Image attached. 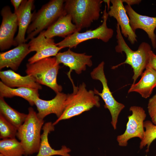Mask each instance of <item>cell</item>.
<instances>
[{
    "label": "cell",
    "instance_id": "24",
    "mask_svg": "<svg viewBox=\"0 0 156 156\" xmlns=\"http://www.w3.org/2000/svg\"><path fill=\"white\" fill-rule=\"evenodd\" d=\"M0 154L4 156H23L25 155L22 144L15 138L0 140Z\"/></svg>",
    "mask_w": 156,
    "mask_h": 156
},
{
    "label": "cell",
    "instance_id": "2",
    "mask_svg": "<svg viewBox=\"0 0 156 156\" xmlns=\"http://www.w3.org/2000/svg\"><path fill=\"white\" fill-rule=\"evenodd\" d=\"M117 34L116 38L117 44L115 47L116 52L126 54V58L123 62L112 68L115 69L123 64H127L130 65L133 69L134 74L132 77L134 84L138 78L142 73L143 70L147 66L152 51L151 46L148 43L143 42L139 46L138 49L134 51L128 46L125 40L121 33L120 26L118 23L116 25Z\"/></svg>",
    "mask_w": 156,
    "mask_h": 156
},
{
    "label": "cell",
    "instance_id": "17",
    "mask_svg": "<svg viewBox=\"0 0 156 156\" xmlns=\"http://www.w3.org/2000/svg\"><path fill=\"white\" fill-rule=\"evenodd\" d=\"M28 44H20L9 51L0 53V69L9 67L16 71L25 57L31 52Z\"/></svg>",
    "mask_w": 156,
    "mask_h": 156
},
{
    "label": "cell",
    "instance_id": "4",
    "mask_svg": "<svg viewBox=\"0 0 156 156\" xmlns=\"http://www.w3.org/2000/svg\"><path fill=\"white\" fill-rule=\"evenodd\" d=\"M65 0H51L34 13L31 23L27 31L26 41L31 40L47 29L60 17L67 14L64 7Z\"/></svg>",
    "mask_w": 156,
    "mask_h": 156
},
{
    "label": "cell",
    "instance_id": "6",
    "mask_svg": "<svg viewBox=\"0 0 156 156\" xmlns=\"http://www.w3.org/2000/svg\"><path fill=\"white\" fill-rule=\"evenodd\" d=\"M60 68L55 57L42 59L32 64H26V72L32 77L38 83L45 85L56 93L61 92L62 88L57 82V76Z\"/></svg>",
    "mask_w": 156,
    "mask_h": 156
},
{
    "label": "cell",
    "instance_id": "8",
    "mask_svg": "<svg viewBox=\"0 0 156 156\" xmlns=\"http://www.w3.org/2000/svg\"><path fill=\"white\" fill-rule=\"evenodd\" d=\"M104 62H102L93 69L90 75L92 79L99 80L102 84L103 88L101 92H99L95 89L94 91L95 94L100 96L104 102V107L107 109L110 113L112 116L111 123L115 130L116 129L119 115L125 106L115 99L110 90L104 72Z\"/></svg>",
    "mask_w": 156,
    "mask_h": 156
},
{
    "label": "cell",
    "instance_id": "14",
    "mask_svg": "<svg viewBox=\"0 0 156 156\" xmlns=\"http://www.w3.org/2000/svg\"><path fill=\"white\" fill-rule=\"evenodd\" d=\"M112 5L110 6L108 14L117 21L120 26L122 35L128 38L132 44L137 41V36L132 29L128 16L122 0H110Z\"/></svg>",
    "mask_w": 156,
    "mask_h": 156
},
{
    "label": "cell",
    "instance_id": "25",
    "mask_svg": "<svg viewBox=\"0 0 156 156\" xmlns=\"http://www.w3.org/2000/svg\"><path fill=\"white\" fill-rule=\"evenodd\" d=\"M144 127L145 128V137L141 140L140 143V148L142 149L147 145L146 153L149 151V147L152 142L156 139V125L154 124L149 120H146L144 122Z\"/></svg>",
    "mask_w": 156,
    "mask_h": 156
},
{
    "label": "cell",
    "instance_id": "7",
    "mask_svg": "<svg viewBox=\"0 0 156 156\" xmlns=\"http://www.w3.org/2000/svg\"><path fill=\"white\" fill-rule=\"evenodd\" d=\"M106 9L105 5L102 17L103 22L99 27L94 30H88L84 32H75L56 43V45L63 48L68 47L70 49L75 48L80 43L92 39H97L105 42H108L113 37L114 30L107 26V23L109 15Z\"/></svg>",
    "mask_w": 156,
    "mask_h": 156
},
{
    "label": "cell",
    "instance_id": "13",
    "mask_svg": "<svg viewBox=\"0 0 156 156\" xmlns=\"http://www.w3.org/2000/svg\"><path fill=\"white\" fill-rule=\"evenodd\" d=\"M124 6L133 31L135 32L137 29L144 30L150 39L153 48H156V35L154 31L156 28V16L152 17L143 15L136 12L130 5H127Z\"/></svg>",
    "mask_w": 156,
    "mask_h": 156
},
{
    "label": "cell",
    "instance_id": "32",
    "mask_svg": "<svg viewBox=\"0 0 156 156\" xmlns=\"http://www.w3.org/2000/svg\"><path fill=\"white\" fill-rule=\"evenodd\" d=\"M0 156H4L3 155L1 154H0Z\"/></svg>",
    "mask_w": 156,
    "mask_h": 156
},
{
    "label": "cell",
    "instance_id": "18",
    "mask_svg": "<svg viewBox=\"0 0 156 156\" xmlns=\"http://www.w3.org/2000/svg\"><path fill=\"white\" fill-rule=\"evenodd\" d=\"M80 31L73 23L70 16L66 14L60 17L46 30H43L44 36L48 38L55 36L65 38Z\"/></svg>",
    "mask_w": 156,
    "mask_h": 156
},
{
    "label": "cell",
    "instance_id": "3",
    "mask_svg": "<svg viewBox=\"0 0 156 156\" xmlns=\"http://www.w3.org/2000/svg\"><path fill=\"white\" fill-rule=\"evenodd\" d=\"M103 2L101 0H66L64 7L73 23L80 31L90 27L93 22L98 20Z\"/></svg>",
    "mask_w": 156,
    "mask_h": 156
},
{
    "label": "cell",
    "instance_id": "23",
    "mask_svg": "<svg viewBox=\"0 0 156 156\" xmlns=\"http://www.w3.org/2000/svg\"><path fill=\"white\" fill-rule=\"evenodd\" d=\"M0 114L17 129L25 120L27 114L20 112L8 105L0 97Z\"/></svg>",
    "mask_w": 156,
    "mask_h": 156
},
{
    "label": "cell",
    "instance_id": "5",
    "mask_svg": "<svg viewBox=\"0 0 156 156\" xmlns=\"http://www.w3.org/2000/svg\"><path fill=\"white\" fill-rule=\"evenodd\" d=\"M27 117L17 130L16 137L20 140L26 155L38 153L41 142V130L44 121L40 119L32 107L28 109Z\"/></svg>",
    "mask_w": 156,
    "mask_h": 156
},
{
    "label": "cell",
    "instance_id": "9",
    "mask_svg": "<svg viewBox=\"0 0 156 156\" xmlns=\"http://www.w3.org/2000/svg\"><path fill=\"white\" fill-rule=\"evenodd\" d=\"M129 111L132 112V114L128 116V120L126 130L117 138L120 146H127L128 141L132 138L138 137L142 140L145 137L144 122L146 115L144 110L140 107L133 106L130 107Z\"/></svg>",
    "mask_w": 156,
    "mask_h": 156
},
{
    "label": "cell",
    "instance_id": "19",
    "mask_svg": "<svg viewBox=\"0 0 156 156\" xmlns=\"http://www.w3.org/2000/svg\"><path fill=\"white\" fill-rule=\"evenodd\" d=\"M0 78L6 86L11 88L26 87L41 89V85L29 75L22 76L14 71L9 70L0 71Z\"/></svg>",
    "mask_w": 156,
    "mask_h": 156
},
{
    "label": "cell",
    "instance_id": "11",
    "mask_svg": "<svg viewBox=\"0 0 156 156\" xmlns=\"http://www.w3.org/2000/svg\"><path fill=\"white\" fill-rule=\"evenodd\" d=\"M2 19L0 27V49L2 51L14 46V36L18 27L16 14L5 6L1 12Z\"/></svg>",
    "mask_w": 156,
    "mask_h": 156
},
{
    "label": "cell",
    "instance_id": "22",
    "mask_svg": "<svg viewBox=\"0 0 156 156\" xmlns=\"http://www.w3.org/2000/svg\"><path fill=\"white\" fill-rule=\"evenodd\" d=\"M38 90L26 87L11 88L0 81V97L12 98L14 96L22 97L27 101L29 104L35 105V101L39 97Z\"/></svg>",
    "mask_w": 156,
    "mask_h": 156
},
{
    "label": "cell",
    "instance_id": "21",
    "mask_svg": "<svg viewBox=\"0 0 156 156\" xmlns=\"http://www.w3.org/2000/svg\"><path fill=\"white\" fill-rule=\"evenodd\" d=\"M54 126L51 122H46L43 125V133L41 135V142L39 149L36 156H52L59 155L71 156L69 153L70 149L65 145H63L59 150H55L51 146L48 141V136L51 132L55 130Z\"/></svg>",
    "mask_w": 156,
    "mask_h": 156
},
{
    "label": "cell",
    "instance_id": "20",
    "mask_svg": "<svg viewBox=\"0 0 156 156\" xmlns=\"http://www.w3.org/2000/svg\"><path fill=\"white\" fill-rule=\"evenodd\" d=\"M141 75V78L138 82L132 84L128 93L136 92L146 99L150 96L156 87V71L147 66Z\"/></svg>",
    "mask_w": 156,
    "mask_h": 156
},
{
    "label": "cell",
    "instance_id": "29",
    "mask_svg": "<svg viewBox=\"0 0 156 156\" xmlns=\"http://www.w3.org/2000/svg\"><path fill=\"white\" fill-rule=\"evenodd\" d=\"M23 0H11V2L14 9V13L16 12L20 7Z\"/></svg>",
    "mask_w": 156,
    "mask_h": 156
},
{
    "label": "cell",
    "instance_id": "33",
    "mask_svg": "<svg viewBox=\"0 0 156 156\" xmlns=\"http://www.w3.org/2000/svg\"><path fill=\"white\" fill-rule=\"evenodd\" d=\"M25 156H28V155H26Z\"/></svg>",
    "mask_w": 156,
    "mask_h": 156
},
{
    "label": "cell",
    "instance_id": "26",
    "mask_svg": "<svg viewBox=\"0 0 156 156\" xmlns=\"http://www.w3.org/2000/svg\"><path fill=\"white\" fill-rule=\"evenodd\" d=\"M17 132V129L0 114V138H15Z\"/></svg>",
    "mask_w": 156,
    "mask_h": 156
},
{
    "label": "cell",
    "instance_id": "16",
    "mask_svg": "<svg viewBox=\"0 0 156 156\" xmlns=\"http://www.w3.org/2000/svg\"><path fill=\"white\" fill-rule=\"evenodd\" d=\"M34 1L23 0L17 12L14 13L17 16L18 31L14 38V46L25 43V35L31 23L34 13L31 11L34 8Z\"/></svg>",
    "mask_w": 156,
    "mask_h": 156
},
{
    "label": "cell",
    "instance_id": "10",
    "mask_svg": "<svg viewBox=\"0 0 156 156\" xmlns=\"http://www.w3.org/2000/svg\"><path fill=\"white\" fill-rule=\"evenodd\" d=\"M28 44L31 52H36V53L28 60L30 64L51 56L55 57L59 51L63 49L57 46L52 38H46L43 31L37 36L31 39Z\"/></svg>",
    "mask_w": 156,
    "mask_h": 156
},
{
    "label": "cell",
    "instance_id": "1",
    "mask_svg": "<svg viewBox=\"0 0 156 156\" xmlns=\"http://www.w3.org/2000/svg\"><path fill=\"white\" fill-rule=\"evenodd\" d=\"M73 92L67 94L64 111L61 116L53 123L55 126L60 121L69 119L90 110L94 107L100 106L99 96L94 90H88L84 82L76 86L72 82Z\"/></svg>",
    "mask_w": 156,
    "mask_h": 156
},
{
    "label": "cell",
    "instance_id": "12",
    "mask_svg": "<svg viewBox=\"0 0 156 156\" xmlns=\"http://www.w3.org/2000/svg\"><path fill=\"white\" fill-rule=\"evenodd\" d=\"M92 57L86 55L85 53H75L70 49L65 51L58 53L55 56L57 64H62L69 68L67 73L69 79L71 78L70 73L73 70L79 74L86 70L87 66L91 67L92 65Z\"/></svg>",
    "mask_w": 156,
    "mask_h": 156
},
{
    "label": "cell",
    "instance_id": "27",
    "mask_svg": "<svg viewBox=\"0 0 156 156\" xmlns=\"http://www.w3.org/2000/svg\"><path fill=\"white\" fill-rule=\"evenodd\" d=\"M147 109L151 122L156 125V94L149 99Z\"/></svg>",
    "mask_w": 156,
    "mask_h": 156
},
{
    "label": "cell",
    "instance_id": "31",
    "mask_svg": "<svg viewBox=\"0 0 156 156\" xmlns=\"http://www.w3.org/2000/svg\"><path fill=\"white\" fill-rule=\"evenodd\" d=\"M103 2H105V3H106L107 6V10H109L110 7V0H103Z\"/></svg>",
    "mask_w": 156,
    "mask_h": 156
},
{
    "label": "cell",
    "instance_id": "30",
    "mask_svg": "<svg viewBox=\"0 0 156 156\" xmlns=\"http://www.w3.org/2000/svg\"><path fill=\"white\" fill-rule=\"evenodd\" d=\"M123 3H126L127 5L131 6L135 4H138L141 1L140 0H122Z\"/></svg>",
    "mask_w": 156,
    "mask_h": 156
},
{
    "label": "cell",
    "instance_id": "15",
    "mask_svg": "<svg viewBox=\"0 0 156 156\" xmlns=\"http://www.w3.org/2000/svg\"><path fill=\"white\" fill-rule=\"evenodd\" d=\"M67 94L60 92L56 93L55 96L49 100L42 99L38 98L35 101L38 112V117L43 120L47 116L51 114H55L57 118L62 114L65 106Z\"/></svg>",
    "mask_w": 156,
    "mask_h": 156
},
{
    "label": "cell",
    "instance_id": "28",
    "mask_svg": "<svg viewBox=\"0 0 156 156\" xmlns=\"http://www.w3.org/2000/svg\"><path fill=\"white\" fill-rule=\"evenodd\" d=\"M147 66H150L156 71V55L152 51L150 53L149 61Z\"/></svg>",
    "mask_w": 156,
    "mask_h": 156
}]
</instances>
